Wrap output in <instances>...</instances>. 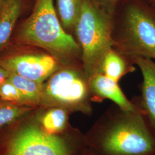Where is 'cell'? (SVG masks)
<instances>
[{
	"label": "cell",
	"mask_w": 155,
	"mask_h": 155,
	"mask_svg": "<svg viewBox=\"0 0 155 155\" xmlns=\"http://www.w3.org/2000/svg\"><path fill=\"white\" fill-rule=\"evenodd\" d=\"M134 64L127 56L113 48L107 54L103 61L102 73L118 82L129 72H133Z\"/></svg>",
	"instance_id": "11"
},
{
	"label": "cell",
	"mask_w": 155,
	"mask_h": 155,
	"mask_svg": "<svg viewBox=\"0 0 155 155\" xmlns=\"http://www.w3.org/2000/svg\"><path fill=\"white\" fill-rule=\"evenodd\" d=\"M9 80L20 90L28 105L40 106L43 84L10 72Z\"/></svg>",
	"instance_id": "14"
},
{
	"label": "cell",
	"mask_w": 155,
	"mask_h": 155,
	"mask_svg": "<svg viewBox=\"0 0 155 155\" xmlns=\"http://www.w3.org/2000/svg\"><path fill=\"white\" fill-rule=\"evenodd\" d=\"M0 100L18 105L28 106L21 93L9 79L0 87Z\"/></svg>",
	"instance_id": "16"
},
{
	"label": "cell",
	"mask_w": 155,
	"mask_h": 155,
	"mask_svg": "<svg viewBox=\"0 0 155 155\" xmlns=\"http://www.w3.org/2000/svg\"><path fill=\"white\" fill-rule=\"evenodd\" d=\"M129 59L139 67L143 77L140 84L141 96L133 102L142 111L155 131V61L138 57Z\"/></svg>",
	"instance_id": "8"
},
{
	"label": "cell",
	"mask_w": 155,
	"mask_h": 155,
	"mask_svg": "<svg viewBox=\"0 0 155 155\" xmlns=\"http://www.w3.org/2000/svg\"><path fill=\"white\" fill-rule=\"evenodd\" d=\"M92 102L89 78L81 63L61 64L43 84L40 106L60 107L91 116Z\"/></svg>",
	"instance_id": "5"
},
{
	"label": "cell",
	"mask_w": 155,
	"mask_h": 155,
	"mask_svg": "<svg viewBox=\"0 0 155 155\" xmlns=\"http://www.w3.org/2000/svg\"><path fill=\"white\" fill-rule=\"evenodd\" d=\"M83 2V0H56L57 13L61 25L67 33L72 35Z\"/></svg>",
	"instance_id": "13"
},
{
	"label": "cell",
	"mask_w": 155,
	"mask_h": 155,
	"mask_svg": "<svg viewBox=\"0 0 155 155\" xmlns=\"http://www.w3.org/2000/svg\"><path fill=\"white\" fill-rule=\"evenodd\" d=\"M15 41L41 48L61 64H82L81 48L74 36L62 27L54 0H35L31 14L17 31Z\"/></svg>",
	"instance_id": "2"
},
{
	"label": "cell",
	"mask_w": 155,
	"mask_h": 155,
	"mask_svg": "<svg viewBox=\"0 0 155 155\" xmlns=\"http://www.w3.org/2000/svg\"><path fill=\"white\" fill-rule=\"evenodd\" d=\"M86 149L84 136L73 138L45 132L39 127L29 125L11 140L6 155H82Z\"/></svg>",
	"instance_id": "6"
},
{
	"label": "cell",
	"mask_w": 155,
	"mask_h": 155,
	"mask_svg": "<svg viewBox=\"0 0 155 155\" xmlns=\"http://www.w3.org/2000/svg\"><path fill=\"white\" fill-rule=\"evenodd\" d=\"M89 84L93 102H101L104 100H109L124 110L143 113L133 101L127 99L118 83L107 77L104 74L97 73L91 76L89 78Z\"/></svg>",
	"instance_id": "9"
},
{
	"label": "cell",
	"mask_w": 155,
	"mask_h": 155,
	"mask_svg": "<svg viewBox=\"0 0 155 155\" xmlns=\"http://www.w3.org/2000/svg\"><path fill=\"white\" fill-rule=\"evenodd\" d=\"M100 9L111 16L113 15L118 4L122 0H89Z\"/></svg>",
	"instance_id": "17"
},
{
	"label": "cell",
	"mask_w": 155,
	"mask_h": 155,
	"mask_svg": "<svg viewBox=\"0 0 155 155\" xmlns=\"http://www.w3.org/2000/svg\"><path fill=\"white\" fill-rule=\"evenodd\" d=\"M94 155H155V131L144 114L114 105L84 134Z\"/></svg>",
	"instance_id": "1"
},
{
	"label": "cell",
	"mask_w": 155,
	"mask_h": 155,
	"mask_svg": "<svg viewBox=\"0 0 155 155\" xmlns=\"http://www.w3.org/2000/svg\"><path fill=\"white\" fill-rule=\"evenodd\" d=\"M21 48L8 51L0 55V65L8 72L43 83L61 66L54 56L46 51Z\"/></svg>",
	"instance_id": "7"
},
{
	"label": "cell",
	"mask_w": 155,
	"mask_h": 155,
	"mask_svg": "<svg viewBox=\"0 0 155 155\" xmlns=\"http://www.w3.org/2000/svg\"><path fill=\"white\" fill-rule=\"evenodd\" d=\"M10 72L0 65V87L9 79Z\"/></svg>",
	"instance_id": "18"
},
{
	"label": "cell",
	"mask_w": 155,
	"mask_h": 155,
	"mask_svg": "<svg viewBox=\"0 0 155 155\" xmlns=\"http://www.w3.org/2000/svg\"><path fill=\"white\" fill-rule=\"evenodd\" d=\"M39 118L40 127L45 132L61 135L67 128L70 112L60 107H45Z\"/></svg>",
	"instance_id": "12"
},
{
	"label": "cell",
	"mask_w": 155,
	"mask_h": 155,
	"mask_svg": "<svg viewBox=\"0 0 155 155\" xmlns=\"http://www.w3.org/2000/svg\"><path fill=\"white\" fill-rule=\"evenodd\" d=\"M112 17L89 0H83L74 34L81 50L83 69L89 78L102 73L104 60L113 48Z\"/></svg>",
	"instance_id": "4"
},
{
	"label": "cell",
	"mask_w": 155,
	"mask_h": 155,
	"mask_svg": "<svg viewBox=\"0 0 155 155\" xmlns=\"http://www.w3.org/2000/svg\"><path fill=\"white\" fill-rule=\"evenodd\" d=\"M112 17L113 48L129 59L155 61V12L147 1L130 0Z\"/></svg>",
	"instance_id": "3"
},
{
	"label": "cell",
	"mask_w": 155,
	"mask_h": 155,
	"mask_svg": "<svg viewBox=\"0 0 155 155\" xmlns=\"http://www.w3.org/2000/svg\"><path fill=\"white\" fill-rule=\"evenodd\" d=\"M32 109L28 106L18 105L0 100V128L25 116Z\"/></svg>",
	"instance_id": "15"
},
{
	"label": "cell",
	"mask_w": 155,
	"mask_h": 155,
	"mask_svg": "<svg viewBox=\"0 0 155 155\" xmlns=\"http://www.w3.org/2000/svg\"><path fill=\"white\" fill-rule=\"evenodd\" d=\"M6 0H0V9L2 7V6L3 5V4L5 3Z\"/></svg>",
	"instance_id": "21"
},
{
	"label": "cell",
	"mask_w": 155,
	"mask_h": 155,
	"mask_svg": "<svg viewBox=\"0 0 155 155\" xmlns=\"http://www.w3.org/2000/svg\"><path fill=\"white\" fill-rule=\"evenodd\" d=\"M25 0H6L0 9V54L8 46Z\"/></svg>",
	"instance_id": "10"
},
{
	"label": "cell",
	"mask_w": 155,
	"mask_h": 155,
	"mask_svg": "<svg viewBox=\"0 0 155 155\" xmlns=\"http://www.w3.org/2000/svg\"><path fill=\"white\" fill-rule=\"evenodd\" d=\"M94 155V154H93L92 153H91L90 152H89L88 150L85 149L84 152H83V155Z\"/></svg>",
	"instance_id": "20"
},
{
	"label": "cell",
	"mask_w": 155,
	"mask_h": 155,
	"mask_svg": "<svg viewBox=\"0 0 155 155\" xmlns=\"http://www.w3.org/2000/svg\"><path fill=\"white\" fill-rule=\"evenodd\" d=\"M146 1L155 12V0H146Z\"/></svg>",
	"instance_id": "19"
}]
</instances>
